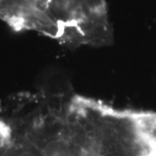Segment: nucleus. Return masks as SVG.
I'll list each match as a JSON object with an SVG mask.
<instances>
[]
</instances>
